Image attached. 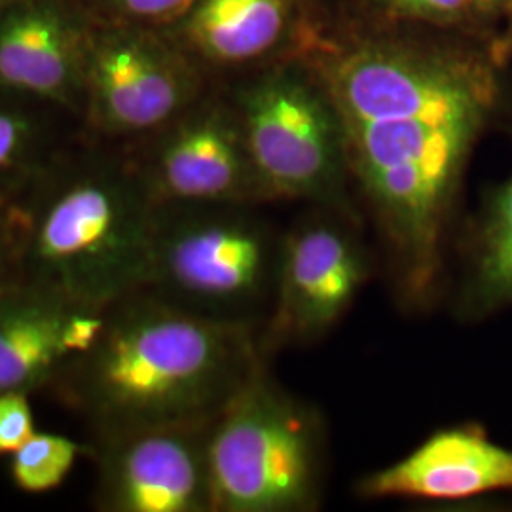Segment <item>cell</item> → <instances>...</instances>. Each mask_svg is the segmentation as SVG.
<instances>
[{"instance_id": "18", "label": "cell", "mask_w": 512, "mask_h": 512, "mask_svg": "<svg viewBox=\"0 0 512 512\" xmlns=\"http://www.w3.org/2000/svg\"><path fill=\"white\" fill-rule=\"evenodd\" d=\"M31 393H0V456H12L19 446L37 433Z\"/></svg>"}, {"instance_id": "5", "label": "cell", "mask_w": 512, "mask_h": 512, "mask_svg": "<svg viewBox=\"0 0 512 512\" xmlns=\"http://www.w3.org/2000/svg\"><path fill=\"white\" fill-rule=\"evenodd\" d=\"M247 150L270 202H308L351 213L340 114L329 92L293 71L243 86L232 101Z\"/></svg>"}, {"instance_id": "23", "label": "cell", "mask_w": 512, "mask_h": 512, "mask_svg": "<svg viewBox=\"0 0 512 512\" xmlns=\"http://www.w3.org/2000/svg\"><path fill=\"white\" fill-rule=\"evenodd\" d=\"M511 25H509V33H507V38L503 40V46H501V50H499V57L503 59L505 55H512V8L511 12Z\"/></svg>"}, {"instance_id": "21", "label": "cell", "mask_w": 512, "mask_h": 512, "mask_svg": "<svg viewBox=\"0 0 512 512\" xmlns=\"http://www.w3.org/2000/svg\"><path fill=\"white\" fill-rule=\"evenodd\" d=\"M19 279L18 217L14 205L0 207V291Z\"/></svg>"}, {"instance_id": "8", "label": "cell", "mask_w": 512, "mask_h": 512, "mask_svg": "<svg viewBox=\"0 0 512 512\" xmlns=\"http://www.w3.org/2000/svg\"><path fill=\"white\" fill-rule=\"evenodd\" d=\"M145 139V156L129 162L156 207L270 202L232 103L200 99Z\"/></svg>"}, {"instance_id": "17", "label": "cell", "mask_w": 512, "mask_h": 512, "mask_svg": "<svg viewBox=\"0 0 512 512\" xmlns=\"http://www.w3.org/2000/svg\"><path fill=\"white\" fill-rule=\"evenodd\" d=\"M88 452V444L65 435L37 431L8 456L10 480L23 494L54 492L65 484L78 459L88 456Z\"/></svg>"}, {"instance_id": "4", "label": "cell", "mask_w": 512, "mask_h": 512, "mask_svg": "<svg viewBox=\"0 0 512 512\" xmlns=\"http://www.w3.org/2000/svg\"><path fill=\"white\" fill-rule=\"evenodd\" d=\"M207 458L215 512H308L325 478V429L310 404L262 365L211 421Z\"/></svg>"}, {"instance_id": "1", "label": "cell", "mask_w": 512, "mask_h": 512, "mask_svg": "<svg viewBox=\"0 0 512 512\" xmlns=\"http://www.w3.org/2000/svg\"><path fill=\"white\" fill-rule=\"evenodd\" d=\"M268 363L260 332L145 293L114 302L95 344L52 385L90 442L167 425H209Z\"/></svg>"}, {"instance_id": "11", "label": "cell", "mask_w": 512, "mask_h": 512, "mask_svg": "<svg viewBox=\"0 0 512 512\" xmlns=\"http://www.w3.org/2000/svg\"><path fill=\"white\" fill-rule=\"evenodd\" d=\"M110 308V306H109ZM109 308L16 279L0 291V393H37L92 348Z\"/></svg>"}, {"instance_id": "9", "label": "cell", "mask_w": 512, "mask_h": 512, "mask_svg": "<svg viewBox=\"0 0 512 512\" xmlns=\"http://www.w3.org/2000/svg\"><path fill=\"white\" fill-rule=\"evenodd\" d=\"M200 99L196 71L154 38L114 31L88 48L80 118L101 139H145Z\"/></svg>"}, {"instance_id": "7", "label": "cell", "mask_w": 512, "mask_h": 512, "mask_svg": "<svg viewBox=\"0 0 512 512\" xmlns=\"http://www.w3.org/2000/svg\"><path fill=\"white\" fill-rule=\"evenodd\" d=\"M342 120L499 109L488 61L366 46L340 57L321 78Z\"/></svg>"}, {"instance_id": "22", "label": "cell", "mask_w": 512, "mask_h": 512, "mask_svg": "<svg viewBox=\"0 0 512 512\" xmlns=\"http://www.w3.org/2000/svg\"><path fill=\"white\" fill-rule=\"evenodd\" d=\"M475 16L495 18L503 12H511L512 0H469Z\"/></svg>"}, {"instance_id": "2", "label": "cell", "mask_w": 512, "mask_h": 512, "mask_svg": "<svg viewBox=\"0 0 512 512\" xmlns=\"http://www.w3.org/2000/svg\"><path fill=\"white\" fill-rule=\"evenodd\" d=\"M14 209L19 279L99 308L143 291L156 205L129 158L59 152Z\"/></svg>"}, {"instance_id": "15", "label": "cell", "mask_w": 512, "mask_h": 512, "mask_svg": "<svg viewBox=\"0 0 512 512\" xmlns=\"http://www.w3.org/2000/svg\"><path fill=\"white\" fill-rule=\"evenodd\" d=\"M293 0H196L184 33L198 54L243 65L270 54L291 21Z\"/></svg>"}, {"instance_id": "16", "label": "cell", "mask_w": 512, "mask_h": 512, "mask_svg": "<svg viewBox=\"0 0 512 512\" xmlns=\"http://www.w3.org/2000/svg\"><path fill=\"white\" fill-rule=\"evenodd\" d=\"M46 109L54 107L0 92V207L18 203L61 152Z\"/></svg>"}, {"instance_id": "10", "label": "cell", "mask_w": 512, "mask_h": 512, "mask_svg": "<svg viewBox=\"0 0 512 512\" xmlns=\"http://www.w3.org/2000/svg\"><path fill=\"white\" fill-rule=\"evenodd\" d=\"M211 425V423H209ZM209 425L148 427L88 442L101 512H215Z\"/></svg>"}, {"instance_id": "13", "label": "cell", "mask_w": 512, "mask_h": 512, "mask_svg": "<svg viewBox=\"0 0 512 512\" xmlns=\"http://www.w3.org/2000/svg\"><path fill=\"white\" fill-rule=\"evenodd\" d=\"M365 497H414L459 501L476 495L512 492V448L490 439L478 425L433 433L403 459L365 476Z\"/></svg>"}, {"instance_id": "12", "label": "cell", "mask_w": 512, "mask_h": 512, "mask_svg": "<svg viewBox=\"0 0 512 512\" xmlns=\"http://www.w3.org/2000/svg\"><path fill=\"white\" fill-rule=\"evenodd\" d=\"M88 48L73 19L50 0L0 10V92L82 116Z\"/></svg>"}, {"instance_id": "6", "label": "cell", "mask_w": 512, "mask_h": 512, "mask_svg": "<svg viewBox=\"0 0 512 512\" xmlns=\"http://www.w3.org/2000/svg\"><path fill=\"white\" fill-rule=\"evenodd\" d=\"M370 277V258L353 213L317 207L283 234L272 311L260 346H306L340 323Z\"/></svg>"}, {"instance_id": "14", "label": "cell", "mask_w": 512, "mask_h": 512, "mask_svg": "<svg viewBox=\"0 0 512 512\" xmlns=\"http://www.w3.org/2000/svg\"><path fill=\"white\" fill-rule=\"evenodd\" d=\"M452 308L461 323L512 308V171L484 194L467 222Z\"/></svg>"}, {"instance_id": "20", "label": "cell", "mask_w": 512, "mask_h": 512, "mask_svg": "<svg viewBox=\"0 0 512 512\" xmlns=\"http://www.w3.org/2000/svg\"><path fill=\"white\" fill-rule=\"evenodd\" d=\"M124 16L137 21L162 23L186 18L196 0H109Z\"/></svg>"}, {"instance_id": "3", "label": "cell", "mask_w": 512, "mask_h": 512, "mask_svg": "<svg viewBox=\"0 0 512 512\" xmlns=\"http://www.w3.org/2000/svg\"><path fill=\"white\" fill-rule=\"evenodd\" d=\"M247 203L160 205L143 291L260 332L275 298L283 234Z\"/></svg>"}, {"instance_id": "24", "label": "cell", "mask_w": 512, "mask_h": 512, "mask_svg": "<svg viewBox=\"0 0 512 512\" xmlns=\"http://www.w3.org/2000/svg\"><path fill=\"white\" fill-rule=\"evenodd\" d=\"M10 2H14V0H0V10H4Z\"/></svg>"}, {"instance_id": "19", "label": "cell", "mask_w": 512, "mask_h": 512, "mask_svg": "<svg viewBox=\"0 0 512 512\" xmlns=\"http://www.w3.org/2000/svg\"><path fill=\"white\" fill-rule=\"evenodd\" d=\"M393 10L410 18L427 19L437 23H458L473 18L475 12L469 0H385Z\"/></svg>"}]
</instances>
